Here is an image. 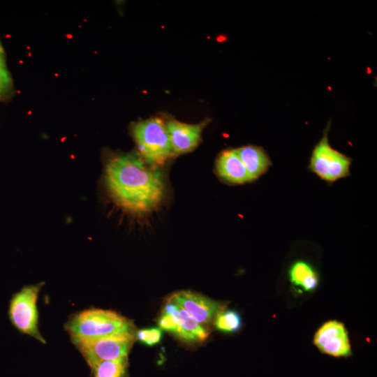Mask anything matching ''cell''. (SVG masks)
<instances>
[{
  "label": "cell",
  "instance_id": "1",
  "mask_svg": "<svg viewBox=\"0 0 377 377\" xmlns=\"http://www.w3.org/2000/svg\"><path fill=\"white\" fill-rule=\"evenodd\" d=\"M105 179L115 202L126 212L144 215L156 209L165 195L161 174L149 169L137 155H117L105 165Z\"/></svg>",
  "mask_w": 377,
  "mask_h": 377
},
{
  "label": "cell",
  "instance_id": "2",
  "mask_svg": "<svg viewBox=\"0 0 377 377\" xmlns=\"http://www.w3.org/2000/svg\"><path fill=\"white\" fill-rule=\"evenodd\" d=\"M71 339H95L135 334L133 323L118 313L91 308L75 313L64 325Z\"/></svg>",
  "mask_w": 377,
  "mask_h": 377
},
{
  "label": "cell",
  "instance_id": "3",
  "mask_svg": "<svg viewBox=\"0 0 377 377\" xmlns=\"http://www.w3.org/2000/svg\"><path fill=\"white\" fill-rule=\"evenodd\" d=\"M132 131L140 152L148 163L161 165L173 154L165 124L161 119L139 121Z\"/></svg>",
  "mask_w": 377,
  "mask_h": 377
},
{
  "label": "cell",
  "instance_id": "4",
  "mask_svg": "<svg viewBox=\"0 0 377 377\" xmlns=\"http://www.w3.org/2000/svg\"><path fill=\"white\" fill-rule=\"evenodd\" d=\"M43 286V283L26 286L15 293L9 303L8 316L20 332L45 343L38 327L37 300Z\"/></svg>",
  "mask_w": 377,
  "mask_h": 377
},
{
  "label": "cell",
  "instance_id": "5",
  "mask_svg": "<svg viewBox=\"0 0 377 377\" xmlns=\"http://www.w3.org/2000/svg\"><path fill=\"white\" fill-rule=\"evenodd\" d=\"M71 339L91 367L102 361L127 357L135 340V334Z\"/></svg>",
  "mask_w": 377,
  "mask_h": 377
},
{
  "label": "cell",
  "instance_id": "6",
  "mask_svg": "<svg viewBox=\"0 0 377 377\" xmlns=\"http://www.w3.org/2000/svg\"><path fill=\"white\" fill-rule=\"evenodd\" d=\"M160 328L188 343L203 341L209 335L204 326L168 297L158 321Z\"/></svg>",
  "mask_w": 377,
  "mask_h": 377
},
{
  "label": "cell",
  "instance_id": "7",
  "mask_svg": "<svg viewBox=\"0 0 377 377\" xmlns=\"http://www.w3.org/2000/svg\"><path fill=\"white\" fill-rule=\"evenodd\" d=\"M350 163V158L331 147L325 133L313 151L309 168L322 179L332 182L349 175Z\"/></svg>",
  "mask_w": 377,
  "mask_h": 377
},
{
  "label": "cell",
  "instance_id": "8",
  "mask_svg": "<svg viewBox=\"0 0 377 377\" xmlns=\"http://www.w3.org/2000/svg\"><path fill=\"white\" fill-rule=\"evenodd\" d=\"M169 297L202 326L214 322L216 316L226 307L221 302L191 290L178 291Z\"/></svg>",
  "mask_w": 377,
  "mask_h": 377
},
{
  "label": "cell",
  "instance_id": "9",
  "mask_svg": "<svg viewBox=\"0 0 377 377\" xmlns=\"http://www.w3.org/2000/svg\"><path fill=\"white\" fill-rule=\"evenodd\" d=\"M314 345L319 350L333 357H348L352 350L344 325L337 320L325 323L316 332Z\"/></svg>",
  "mask_w": 377,
  "mask_h": 377
},
{
  "label": "cell",
  "instance_id": "10",
  "mask_svg": "<svg viewBox=\"0 0 377 377\" xmlns=\"http://www.w3.org/2000/svg\"><path fill=\"white\" fill-rule=\"evenodd\" d=\"M165 126L173 154H183L193 150L198 146L205 124H188L170 120Z\"/></svg>",
  "mask_w": 377,
  "mask_h": 377
},
{
  "label": "cell",
  "instance_id": "11",
  "mask_svg": "<svg viewBox=\"0 0 377 377\" xmlns=\"http://www.w3.org/2000/svg\"><path fill=\"white\" fill-rule=\"evenodd\" d=\"M216 168L219 176L226 182L242 184L251 182L236 149L222 151L216 160Z\"/></svg>",
  "mask_w": 377,
  "mask_h": 377
},
{
  "label": "cell",
  "instance_id": "12",
  "mask_svg": "<svg viewBox=\"0 0 377 377\" xmlns=\"http://www.w3.org/2000/svg\"><path fill=\"white\" fill-rule=\"evenodd\" d=\"M236 150L251 182L268 170L271 162L269 156L261 147L248 145L236 149Z\"/></svg>",
  "mask_w": 377,
  "mask_h": 377
},
{
  "label": "cell",
  "instance_id": "13",
  "mask_svg": "<svg viewBox=\"0 0 377 377\" xmlns=\"http://www.w3.org/2000/svg\"><path fill=\"white\" fill-rule=\"evenodd\" d=\"M289 279L292 284L306 292L314 290L318 284V276L308 263L299 260L294 263L289 269Z\"/></svg>",
  "mask_w": 377,
  "mask_h": 377
},
{
  "label": "cell",
  "instance_id": "14",
  "mask_svg": "<svg viewBox=\"0 0 377 377\" xmlns=\"http://www.w3.org/2000/svg\"><path fill=\"white\" fill-rule=\"evenodd\" d=\"M93 377H126L128 368L127 357L105 360L90 367Z\"/></svg>",
  "mask_w": 377,
  "mask_h": 377
},
{
  "label": "cell",
  "instance_id": "15",
  "mask_svg": "<svg viewBox=\"0 0 377 377\" xmlns=\"http://www.w3.org/2000/svg\"><path fill=\"white\" fill-rule=\"evenodd\" d=\"M216 328L225 333L237 332L242 326V319L239 314L234 310H225L221 311L214 320Z\"/></svg>",
  "mask_w": 377,
  "mask_h": 377
},
{
  "label": "cell",
  "instance_id": "16",
  "mask_svg": "<svg viewBox=\"0 0 377 377\" xmlns=\"http://www.w3.org/2000/svg\"><path fill=\"white\" fill-rule=\"evenodd\" d=\"M162 338V332L159 328H149L138 330L135 339L147 346H154L159 343Z\"/></svg>",
  "mask_w": 377,
  "mask_h": 377
},
{
  "label": "cell",
  "instance_id": "17",
  "mask_svg": "<svg viewBox=\"0 0 377 377\" xmlns=\"http://www.w3.org/2000/svg\"><path fill=\"white\" fill-rule=\"evenodd\" d=\"M11 87V79L6 66L3 51L0 44V98L8 94Z\"/></svg>",
  "mask_w": 377,
  "mask_h": 377
}]
</instances>
